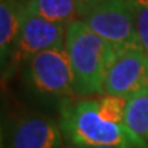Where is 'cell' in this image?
I'll return each instance as SVG.
<instances>
[{"mask_svg": "<svg viewBox=\"0 0 148 148\" xmlns=\"http://www.w3.org/2000/svg\"><path fill=\"white\" fill-rule=\"evenodd\" d=\"M126 103L125 97L104 93L62 101L59 126L64 140L73 147L148 148L125 123Z\"/></svg>", "mask_w": 148, "mask_h": 148, "instance_id": "cell-1", "label": "cell"}, {"mask_svg": "<svg viewBox=\"0 0 148 148\" xmlns=\"http://www.w3.org/2000/svg\"><path fill=\"white\" fill-rule=\"evenodd\" d=\"M64 48L74 74V89L78 97L103 93L107 69L116 48L92 32L81 19L67 26Z\"/></svg>", "mask_w": 148, "mask_h": 148, "instance_id": "cell-2", "label": "cell"}, {"mask_svg": "<svg viewBox=\"0 0 148 148\" xmlns=\"http://www.w3.org/2000/svg\"><path fill=\"white\" fill-rule=\"evenodd\" d=\"M29 84L42 95L64 100L78 96L74 89V74L64 45L53 47L34 55L26 62Z\"/></svg>", "mask_w": 148, "mask_h": 148, "instance_id": "cell-3", "label": "cell"}, {"mask_svg": "<svg viewBox=\"0 0 148 148\" xmlns=\"http://www.w3.org/2000/svg\"><path fill=\"white\" fill-rule=\"evenodd\" d=\"M79 19L116 49L138 45L129 0H101L90 7Z\"/></svg>", "mask_w": 148, "mask_h": 148, "instance_id": "cell-4", "label": "cell"}, {"mask_svg": "<svg viewBox=\"0 0 148 148\" xmlns=\"http://www.w3.org/2000/svg\"><path fill=\"white\" fill-rule=\"evenodd\" d=\"M66 32L67 26L27 14L23 10L21 30L10 59L3 69V77L12 74L16 67L26 63L29 59L37 53L49 48L64 45Z\"/></svg>", "mask_w": 148, "mask_h": 148, "instance_id": "cell-5", "label": "cell"}, {"mask_svg": "<svg viewBox=\"0 0 148 148\" xmlns=\"http://www.w3.org/2000/svg\"><path fill=\"white\" fill-rule=\"evenodd\" d=\"M145 88H148V56L140 45L116 49L107 69L103 93L129 99Z\"/></svg>", "mask_w": 148, "mask_h": 148, "instance_id": "cell-6", "label": "cell"}, {"mask_svg": "<svg viewBox=\"0 0 148 148\" xmlns=\"http://www.w3.org/2000/svg\"><path fill=\"white\" fill-rule=\"evenodd\" d=\"M63 140L60 126L40 114L16 116L5 132V148H63Z\"/></svg>", "mask_w": 148, "mask_h": 148, "instance_id": "cell-7", "label": "cell"}, {"mask_svg": "<svg viewBox=\"0 0 148 148\" xmlns=\"http://www.w3.org/2000/svg\"><path fill=\"white\" fill-rule=\"evenodd\" d=\"M23 19V4L16 0H0V59L5 67L14 49Z\"/></svg>", "mask_w": 148, "mask_h": 148, "instance_id": "cell-8", "label": "cell"}, {"mask_svg": "<svg viewBox=\"0 0 148 148\" xmlns=\"http://www.w3.org/2000/svg\"><path fill=\"white\" fill-rule=\"evenodd\" d=\"M23 10L27 14L64 26L79 19L77 0H27Z\"/></svg>", "mask_w": 148, "mask_h": 148, "instance_id": "cell-9", "label": "cell"}, {"mask_svg": "<svg viewBox=\"0 0 148 148\" xmlns=\"http://www.w3.org/2000/svg\"><path fill=\"white\" fill-rule=\"evenodd\" d=\"M125 123L134 136L148 145V88L127 99Z\"/></svg>", "mask_w": 148, "mask_h": 148, "instance_id": "cell-10", "label": "cell"}, {"mask_svg": "<svg viewBox=\"0 0 148 148\" xmlns=\"http://www.w3.org/2000/svg\"><path fill=\"white\" fill-rule=\"evenodd\" d=\"M134 16L138 45L148 56V0H129Z\"/></svg>", "mask_w": 148, "mask_h": 148, "instance_id": "cell-11", "label": "cell"}, {"mask_svg": "<svg viewBox=\"0 0 148 148\" xmlns=\"http://www.w3.org/2000/svg\"><path fill=\"white\" fill-rule=\"evenodd\" d=\"M77 1H78V11H79V18H81L90 7H93L101 0H77Z\"/></svg>", "mask_w": 148, "mask_h": 148, "instance_id": "cell-12", "label": "cell"}, {"mask_svg": "<svg viewBox=\"0 0 148 148\" xmlns=\"http://www.w3.org/2000/svg\"><path fill=\"white\" fill-rule=\"evenodd\" d=\"M69 148H118V147H110V145H92V147H73V145H69Z\"/></svg>", "mask_w": 148, "mask_h": 148, "instance_id": "cell-13", "label": "cell"}]
</instances>
